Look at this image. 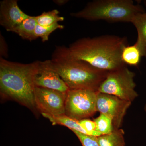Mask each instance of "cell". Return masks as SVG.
Listing matches in <instances>:
<instances>
[{
	"instance_id": "6da1fadb",
	"label": "cell",
	"mask_w": 146,
	"mask_h": 146,
	"mask_svg": "<svg viewBox=\"0 0 146 146\" xmlns=\"http://www.w3.org/2000/svg\"><path fill=\"white\" fill-rule=\"evenodd\" d=\"M128 45L126 37L105 35L93 38L85 37L68 47L57 46L52 59L82 60L108 72L127 65L122 60L121 54Z\"/></svg>"
},
{
	"instance_id": "e0dca14e",
	"label": "cell",
	"mask_w": 146,
	"mask_h": 146,
	"mask_svg": "<svg viewBox=\"0 0 146 146\" xmlns=\"http://www.w3.org/2000/svg\"><path fill=\"white\" fill-rule=\"evenodd\" d=\"M64 27V26L58 23L48 27L42 26L37 24L35 31V35L36 38L40 37L42 42H46L48 40L49 36L52 33L57 29H63Z\"/></svg>"
},
{
	"instance_id": "7402d4cb",
	"label": "cell",
	"mask_w": 146,
	"mask_h": 146,
	"mask_svg": "<svg viewBox=\"0 0 146 146\" xmlns=\"http://www.w3.org/2000/svg\"><path fill=\"white\" fill-rule=\"evenodd\" d=\"M144 110H145V112L146 113V104L145 106V107H144Z\"/></svg>"
},
{
	"instance_id": "603a6c76",
	"label": "cell",
	"mask_w": 146,
	"mask_h": 146,
	"mask_svg": "<svg viewBox=\"0 0 146 146\" xmlns=\"http://www.w3.org/2000/svg\"><path fill=\"white\" fill-rule=\"evenodd\" d=\"M144 3L145 6L146 7V1H144Z\"/></svg>"
},
{
	"instance_id": "8992f818",
	"label": "cell",
	"mask_w": 146,
	"mask_h": 146,
	"mask_svg": "<svg viewBox=\"0 0 146 146\" xmlns=\"http://www.w3.org/2000/svg\"><path fill=\"white\" fill-rule=\"evenodd\" d=\"M97 93L89 89L69 90L65 101V115L77 121L94 116L97 112Z\"/></svg>"
},
{
	"instance_id": "44dd1931",
	"label": "cell",
	"mask_w": 146,
	"mask_h": 146,
	"mask_svg": "<svg viewBox=\"0 0 146 146\" xmlns=\"http://www.w3.org/2000/svg\"><path fill=\"white\" fill-rule=\"evenodd\" d=\"M53 1L57 5L62 6L68 3L69 1H68V0H54V1Z\"/></svg>"
},
{
	"instance_id": "ac0fdd59",
	"label": "cell",
	"mask_w": 146,
	"mask_h": 146,
	"mask_svg": "<svg viewBox=\"0 0 146 146\" xmlns=\"http://www.w3.org/2000/svg\"><path fill=\"white\" fill-rule=\"evenodd\" d=\"M80 141L82 146H100L97 140V137L89 136L72 131Z\"/></svg>"
},
{
	"instance_id": "7a4b0ae2",
	"label": "cell",
	"mask_w": 146,
	"mask_h": 146,
	"mask_svg": "<svg viewBox=\"0 0 146 146\" xmlns=\"http://www.w3.org/2000/svg\"><path fill=\"white\" fill-rule=\"evenodd\" d=\"M38 61L28 64L0 58L1 94L29 108L35 107L33 78Z\"/></svg>"
},
{
	"instance_id": "52a82bcc",
	"label": "cell",
	"mask_w": 146,
	"mask_h": 146,
	"mask_svg": "<svg viewBox=\"0 0 146 146\" xmlns=\"http://www.w3.org/2000/svg\"><path fill=\"white\" fill-rule=\"evenodd\" d=\"M67 93L35 86L34 91L35 106L42 113L54 116L65 115Z\"/></svg>"
},
{
	"instance_id": "9c48e42d",
	"label": "cell",
	"mask_w": 146,
	"mask_h": 146,
	"mask_svg": "<svg viewBox=\"0 0 146 146\" xmlns=\"http://www.w3.org/2000/svg\"><path fill=\"white\" fill-rule=\"evenodd\" d=\"M33 82L35 87L51 89L65 93L70 90L53 67L51 60L38 61Z\"/></svg>"
},
{
	"instance_id": "d6986e66",
	"label": "cell",
	"mask_w": 146,
	"mask_h": 146,
	"mask_svg": "<svg viewBox=\"0 0 146 146\" xmlns=\"http://www.w3.org/2000/svg\"><path fill=\"white\" fill-rule=\"evenodd\" d=\"M78 122L82 127L90 133L91 136L96 137L101 136L100 133L96 131V125L94 121L86 119L80 120Z\"/></svg>"
},
{
	"instance_id": "30bf717a",
	"label": "cell",
	"mask_w": 146,
	"mask_h": 146,
	"mask_svg": "<svg viewBox=\"0 0 146 146\" xmlns=\"http://www.w3.org/2000/svg\"><path fill=\"white\" fill-rule=\"evenodd\" d=\"M29 16L21 10L16 0H4L0 3V25L7 31H11Z\"/></svg>"
},
{
	"instance_id": "7c38bea8",
	"label": "cell",
	"mask_w": 146,
	"mask_h": 146,
	"mask_svg": "<svg viewBox=\"0 0 146 146\" xmlns=\"http://www.w3.org/2000/svg\"><path fill=\"white\" fill-rule=\"evenodd\" d=\"M37 24L36 16H29L11 31L15 33L23 39L33 41L36 39L35 31Z\"/></svg>"
},
{
	"instance_id": "5b68a950",
	"label": "cell",
	"mask_w": 146,
	"mask_h": 146,
	"mask_svg": "<svg viewBox=\"0 0 146 146\" xmlns=\"http://www.w3.org/2000/svg\"><path fill=\"white\" fill-rule=\"evenodd\" d=\"M135 73L130 71L127 65L108 72L98 92L113 95L132 102L138 96L135 89Z\"/></svg>"
},
{
	"instance_id": "277c9868",
	"label": "cell",
	"mask_w": 146,
	"mask_h": 146,
	"mask_svg": "<svg viewBox=\"0 0 146 146\" xmlns=\"http://www.w3.org/2000/svg\"><path fill=\"white\" fill-rule=\"evenodd\" d=\"M51 60L53 67L70 90L89 89L98 91L108 73L82 60Z\"/></svg>"
},
{
	"instance_id": "3957f363",
	"label": "cell",
	"mask_w": 146,
	"mask_h": 146,
	"mask_svg": "<svg viewBox=\"0 0 146 146\" xmlns=\"http://www.w3.org/2000/svg\"><path fill=\"white\" fill-rule=\"evenodd\" d=\"M145 12L143 7L131 0H96L88 3L82 10L71 16L89 21L104 20L110 23H131L137 13Z\"/></svg>"
},
{
	"instance_id": "ffe728a7",
	"label": "cell",
	"mask_w": 146,
	"mask_h": 146,
	"mask_svg": "<svg viewBox=\"0 0 146 146\" xmlns=\"http://www.w3.org/2000/svg\"><path fill=\"white\" fill-rule=\"evenodd\" d=\"M8 47L5 39L2 35L0 34V55L1 57L7 58L8 56Z\"/></svg>"
},
{
	"instance_id": "5bb4252c",
	"label": "cell",
	"mask_w": 146,
	"mask_h": 146,
	"mask_svg": "<svg viewBox=\"0 0 146 146\" xmlns=\"http://www.w3.org/2000/svg\"><path fill=\"white\" fill-rule=\"evenodd\" d=\"M142 57L141 52L135 44L126 46L122 52V60L127 65L137 67L140 64Z\"/></svg>"
},
{
	"instance_id": "2e32d148",
	"label": "cell",
	"mask_w": 146,
	"mask_h": 146,
	"mask_svg": "<svg viewBox=\"0 0 146 146\" xmlns=\"http://www.w3.org/2000/svg\"><path fill=\"white\" fill-rule=\"evenodd\" d=\"M94 121L96 125V131L101 135L109 134L114 130L112 120L103 114H100Z\"/></svg>"
},
{
	"instance_id": "9a60e30c",
	"label": "cell",
	"mask_w": 146,
	"mask_h": 146,
	"mask_svg": "<svg viewBox=\"0 0 146 146\" xmlns=\"http://www.w3.org/2000/svg\"><path fill=\"white\" fill-rule=\"evenodd\" d=\"M59 11L57 9L44 12L39 16H36L37 23L42 26L48 27L57 23L60 21H64V17L59 16Z\"/></svg>"
},
{
	"instance_id": "8fae6325",
	"label": "cell",
	"mask_w": 146,
	"mask_h": 146,
	"mask_svg": "<svg viewBox=\"0 0 146 146\" xmlns=\"http://www.w3.org/2000/svg\"><path fill=\"white\" fill-rule=\"evenodd\" d=\"M131 23L137 30L138 38L135 45L141 52L142 57L146 58V13H137L133 17Z\"/></svg>"
},
{
	"instance_id": "4fadbf2b",
	"label": "cell",
	"mask_w": 146,
	"mask_h": 146,
	"mask_svg": "<svg viewBox=\"0 0 146 146\" xmlns=\"http://www.w3.org/2000/svg\"><path fill=\"white\" fill-rule=\"evenodd\" d=\"M125 132L121 129H114L109 134L97 137L100 146H125Z\"/></svg>"
},
{
	"instance_id": "ba28073f",
	"label": "cell",
	"mask_w": 146,
	"mask_h": 146,
	"mask_svg": "<svg viewBox=\"0 0 146 146\" xmlns=\"http://www.w3.org/2000/svg\"><path fill=\"white\" fill-rule=\"evenodd\" d=\"M131 103L113 95L97 93V112L112 120L114 129H119L122 125L124 118Z\"/></svg>"
}]
</instances>
